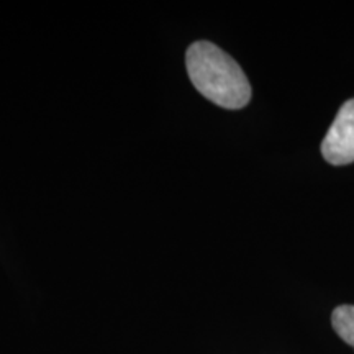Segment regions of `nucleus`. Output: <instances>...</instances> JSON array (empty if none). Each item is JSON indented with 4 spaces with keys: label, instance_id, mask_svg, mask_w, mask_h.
Segmentation results:
<instances>
[{
    "label": "nucleus",
    "instance_id": "obj_1",
    "mask_svg": "<svg viewBox=\"0 0 354 354\" xmlns=\"http://www.w3.org/2000/svg\"><path fill=\"white\" fill-rule=\"evenodd\" d=\"M185 68L192 86L218 107L240 110L250 104L253 92L245 71L216 44H190L185 53Z\"/></svg>",
    "mask_w": 354,
    "mask_h": 354
},
{
    "label": "nucleus",
    "instance_id": "obj_3",
    "mask_svg": "<svg viewBox=\"0 0 354 354\" xmlns=\"http://www.w3.org/2000/svg\"><path fill=\"white\" fill-rule=\"evenodd\" d=\"M331 325L336 335L354 349V305H339L331 313Z\"/></svg>",
    "mask_w": 354,
    "mask_h": 354
},
{
    "label": "nucleus",
    "instance_id": "obj_2",
    "mask_svg": "<svg viewBox=\"0 0 354 354\" xmlns=\"http://www.w3.org/2000/svg\"><path fill=\"white\" fill-rule=\"evenodd\" d=\"M322 156L331 166H346L354 162V99L342 105L322 141Z\"/></svg>",
    "mask_w": 354,
    "mask_h": 354
}]
</instances>
